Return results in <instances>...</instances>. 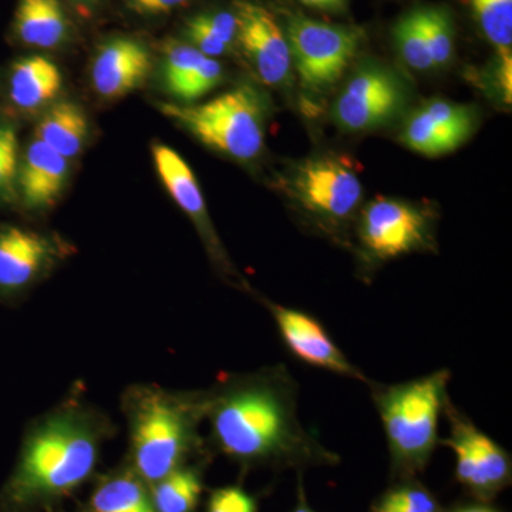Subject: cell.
<instances>
[{"label": "cell", "instance_id": "6da1fadb", "mask_svg": "<svg viewBox=\"0 0 512 512\" xmlns=\"http://www.w3.org/2000/svg\"><path fill=\"white\" fill-rule=\"evenodd\" d=\"M284 366L224 377L204 390L208 444L242 467L293 466L333 454L302 426Z\"/></svg>", "mask_w": 512, "mask_h": 512}, {"label": "cell", "instance_id": "7a4b0ae2", "mask_svg": "<svg viewBox=\"0 0 512 512\" xmlns=\"http://www.w3.org/2000/svg\"><path fill=\"white\" fill-rule=\"evenodd\" d=\"M109 414L70 393L30 421L18 460L0 488V512H53L96 477L101 448L113 439Z\"/></svg>", "mask_w": 512, "mask_h": 512}, {"label": "cell", "instance_id": "3957f363", "mask_svg": "<svg viewBox=\"0 0 512 512\" xmlns=\"http://www.w3.org/2000/svg\"><path fill=\"white\" fill-rule=\"evenodd\" d=\"M120 404L128 431L124 461L148 487L205 456L204 390L174 392L153 383H136L126 387Z\"/></svg>", "mask_w": 512, "mask_h": 512}, {"label": "cell", "instance_id": "277c9868", "mask_svg": "<svg viewBox=\"0 0 512 512\" xmlns=\"http://www.w3.org/2000/svg\"><path fill=\"white\" fill-rule=\"evenodd\" d=\"M451 373L437 370L429 376L393 386L372 387L373 400L382 419L393 468L413 477L429 464L439 443V424L448 402Z\"/></svg>", "mask_w": 512, "mask_h": 512}, {"label": "cell", "instance_id": "5b68a950", "mask_svg": "<svg viewBox=\"0 0 512 512\" xmlns=\"http://www.w3.org/2000/svg\"><path fill=\"white\" fill-rule=\"evenodd\" d=\"M161 111L205 146L237 160H252L264 147V100L252 87L239 86L202 104H163Z\"/></svg>", "mask_w": 512, "mask_h": 512}, {"label": "cell", "instance_id": "8992f818", "mask_svg": "<svg viewBox=\"0 0 512 512\" xmlns=\"http://www.w3.org/2000/svg\"><path fill=\"white\" fill-rule=\"evenodd\" d=\"M285 35L302 89L312 96H322L342 79L362 43L357 29L303 15L288 19Z\"/></svg>", "mask_w": 512, "mask_h": 512}, {"label": "cell", "instance_id": "52a82bcc", "mask_svg": "<svg viewBox=\"0 0 512 512\" xmlns=\"http://www.w3.org/2000/svg\"><path fill=\"white\" fill-rule=\"evenodd\" d=\"M409 89L402 77L377 63L360 66L350 76L333 106V117L343 130L370 131L386 126L407 106Z\"/></svg>", "mask_w": 512, "mask_h": 512}, {"label": "cell", "instance_id": "ba28073f", "mask_svg": "<svg viewBox=\"0 0 512 512\" xmlns=\"http://www.w3.org/2000/svg\"><path fill=\"white\" fill-rule=\"evenodd\" d=\"M450 436L443 443L456 456V476L477 497L490 498L511 480V460L507 451L448 400L444 409Z\"/></svg>", "mask_w": 512, "mask_h": 512}, {"label": "cell", "instance_id": "9c48e42d", "mask_svg": "<svg viewBox=\"0 0 512 512\" xmlns=\"http://www.w3.org/2000/svg\"><path fill=\"white\" fill-rule=\"evenodd\" d=\"M63 241L36 229L0 224V301L13 303L69 254Z\"/></svg>", "mask_w": 512, "mask_h": 512}, {"label": "cell", "instance_id": "30bf717a", "mask_svg": "<svg viewBox=\"0 0 512 512\" xmlns=\"http://www.w3.org/2000/svg\"><path fill=\"white\" fill-rule=\"evenodd\" d=\"M293 197L305 210L328 221H345L362 200V183L348 161L319 157L299 165L292 178Z\"/></svg>", "mask_w": 512, "mask_h": 512}, {"label": "cell", "instance_id": "8fae6325", "mask_svg": "<svg viewBox=\"0 0 512 512\" xmlns=\"http://www.w3.org/2000/svg\"><path fill=\"white\" fill-rule=\"evenodd\" d=\"M359 238L370 258L389 261L429 247V218L412 204L379 198L363 211Z\"/></svg>", "mask_w": 512, "mask_h": 512}, {"label": "cell", "instance_id": "7c38bea8", "mask_svg": "<svg viewBox=\"0 0 512 512\" xmlns=\"http://www.w3.org/2000/svg\"><path fill=\"white\" fill-rule=\"evenodd\" d=\"M237 42L256 76L266 86H282L292 70L291 49L278 20L252 0H235Z\"/></svg>", "mask_w": 512, "mask_h": 512}, {"label": "cell", "instance_id": "4fadbf2b", "mask_svg": "<svg viewBox=\"0 0 512 512\" xmlns=\"http://www.w3.org/2000/svg\"><path fill=\"white\" fill-rule=\"evenodd\" d=\"M264 305L271 312L286 348L301 362L363 383H372L349 362L318 319L278 303L265 301Z\"/></svg>", "mask_w": 512, "mask_h": 512}, {"label": "cell", "instance_id": "5bb4252c", "mask_svg": "<svg viewBox=\"0 0 512 512\" xmlns=\"http://www.w3.org/2000/svg\"><path fill=\"white\" fill-rule=\"evenodd\" d=\"M476 127L471 107L447 100H431L404 126L402 138L407 147L427 157L451 153L466 143Z\"/></svg>", "mask_w": 512, "mask_h": 512}, {"label": "cell", "instance_id": "9a60e30c", "mask_svg": "<svg viewBox=\"0 0 512 512\" xmlns=\"http://www.w3.org/2000/svg\"><path fill=\"white\" fill-rule=\"evenodd\" d=\"M153 62L140 42L117 37L101 46L92 66L94 90L104 99H119L146 82Z\"/></svg>", "mask_w": 512, "mask_h": 512}, {"label": "cell", "instance_id": "2e32d148", "mask_svg": "<svg viewBox=\"0 0 512 512\" xmlns=\"http://www.w3.org/2000/svg\"><path fill=\"white\" fill-rule=\"evenodd\" d=\"M153 160L165 190L200 229L205 244L218 264L228 266L220 241L208 220L204 197L190 165L177 151L164 144H156L153 147Z\"/></svg>", "mask_w": 512, "mask_h": 512}, {"label": "cell", "instance_id": "e0dca14e", "mask_svg": "<svg viewBox=\"0 0 512 512\" xmlns=\"http://www.w3.org/2000/svg\"><path fill=\"white\" fill-rule=\"evenodd\" d=\"M67 171V158L35 138L19 164L18 197L32 210L52 207L62 194Z\"/></svg>", "mask_w": 512, "mask_h": 512}, {"label": "cell", "instance_id": "ac0fdd59", "mask_svg": "<svg viewBox=\"0 0 512 512\" xmlns=\"http://www.w3.org/2000/svg\"><path fill=\"white\" fill-rule=\"evenodd\" d=\"M76 512H157L151 501L150 488L123 464L97 477L93 491Z\"/></svg>", "mask_w": 512, "mask_h": 512}, {"label": "cell", "instance_id": "d6986e66", "mask_svg": "<svg viewBox=\"0 0 512 512\" xmlns=\"http://www.w3.org/2000/svg\"><path fill=\"white\" fill-rule=\"evenodd\" d=\"M59 67L45 56L16 60L9 74V99L22 111H35L55 100L62 89Z\"/></svg>", "mask_w": 512, "mask_h": 512}, {"label": "cell", "instance_id": "ffe728a7", "mask_svg": "<svg viewBox=\"0 0 512 512\" xmlns=\"http://www.w3.org/2000/svg\"><path fill=\"white\" fill-rule=\"evenodd\" d=\"M13 32L26 46H59L67 35V19L59 0H19Z\"/></svg>", "mask_w": 512, "mask_h": 512}, {"label": "cell", "instance_id": "44dd1931", "mask_svg": "<svg viewBox=\"0 0 512 512\" xmlns=\"http://www.w3.org/2000/svg\"><path fill=\"white\" fill-rule=\"evenodd\" d=\"M86 114L72 101H62L52 107L36 127L37 140L43 141L64 158H73L82 151L86 141Z\"/></svg>", "mask_w": 512, "mask_h": 512}, {"label": "cell", "instance_id": "7402d4cb", "mask_svg": "<svg viewBox=\"0 0 512 512\" xmlns=\"http://www.w3.org/2000/svg\"><path fill=\"white\" fill-rule=\"evenodd\" d=\"M148 488L157 512H195L204 491L201 468L185 464Z\"/></svg>", "mask_w": 512, "mask_h": 512}, {"label": "cell", "instance_id": "603a6c76", "mask_svg": "<svg viewBox=\"0 0 512 512\" xmlns=\"http://www.w3.org/2000/svg\"><path fill=\"white\" fill-rule=\"evenodd\" d=\"M473 8L498 56L512 55V0H473Z\"/></svg>", "mask_w": 512, "mask_h": 512}, {"label": "cell", "instance_id": "cb8c5ba5", "mask_svg": "<svg viewBox=\"0 0 512 512\" xmlns=\"http://www.w3.org/2000/svg\"><path fill=\"white\" fill-rule=\"evenodd\" d=\"M393 36L397 52L407 66L417 72L434 70L429 47L421 29L419 10L414 9L404 15L394 26Z\"/></svg>", "mask_w": 512, "mask_h": 512}, {"label": "cell", "instance_id": "d4e9b609", "mask_svg": "<svg viewBox=\"0 0 512 512\" xmlns=\"http://www.w3.org/2000/svg\"><path fill=\"white\" fill-rule=\"evenodd\" d=\"M417 10L434 69L447 66L454 53V30L450 16L446 10L440 8Z\"/></svg>", "mask_w": 512, "mask_h": 512}, {"label": "cell", "instance_id": "484cf974", "mask_svg": "<svg viewBox=\"0 0 512 512\" xmlns=\"http://www.w3.org/2000/svg\"><path fill=\"white\" fill-rule=\"evenodd\" d=\"M224 80V67L217 59L205 56L200 64L184 74L177 82L167 87L175 99L184 103H194L205 94L212 92Z\"/></svg>", "mask_w": 512, "mask_h": 512}, {"label": "cell", "instance_id": "4316f807", "mask_svg": "<svg viewBox=\"0 0 512 512\" xmlns=\"http://www.w3.org/2000/svg\"><path fill=\"white\" fill-rule=\"evenodd\" d=\"M19 164L18 131L8 121L0 120V201L18 198Z\"/></svg>", "mask_w": 512, "mask_h": 512}, {"label": "cell", "instance_id": "83f0119b", "mask_svg": "<svg viewBox=\"0 0 512 512\" xmlns=\"http://www.w3.org/2000/svg\"><path fill=\"white\" fill-rule=\"evenodd\" d=\"M439 505L429 491L410 485L389 491L373 507V512H437Z\"/></svg>", "mask_w": 512, "mask_h": 512}, {"label": "cell", "instance_id": "f1b7e54d", "mask_svg": "<svg viewBox=\"0 0 512 512\" xmlns=\"http://www.w3.org/2000/svg\"><path fill=\"white\" fill-rule=\"evenodd\" d=\"M204 55L190 43L171 42L165 47L164 83L170 86L201 63Z\"/></svg>", "mask_w": 512, "mask_h": 512}, {"label": "cell", "instance_id": "f546056e", "mask_svg": "<svg viewBox=\"0 0 512 512\" xmlns=\"http://www.w3.org/2000/svg\"><path fill=\"white\" fill-rule=\"evenodd\" d=\"M205 512H258V504L241 487L229 485L212 491Z\"/></svg>", "mask_w": 512, "mask_h": 512}, {"label": "cell", "instance_id": "4dcf8cb0", "mask_svg": "<svg viewBox=\"0 0 512 512\" xmlns=\"http://www.w3.org/2000/svg\"><path fill=\"white\" fill-rule=\"evenodd\" d=\"M195 19L210 30L212 35L224 42L225 45L231 47L237 42L238 23L234 13L229 12H211L201 13L195 16Z\"/></svg>", "mask_w": 512, "mask_h": 512}, {"label": "cell", "instance_id": "1f68e13d", "mask_svg": "<svg viewBox=\"0 0 512 512\" xmlns=\"http://www.w3.org/2000/svg\"><path fill=\"white\" fill-rule=\"evenodd\" d=\"M190 0H127L128 6L141 15H161L187 5Z\"/></svg>", "mask_w": 512, "mask_h": 512}, {"label": "cell", "instance_id": "d6a6232c", "mask_svg": "<svg viewBox=\"0 0 512 512\" xmlns=\"http://www.w3.org/2000/svg\"><path fill=\"white\" fill-rule=\"evenodd\" d=\"M299 2L309 6V8L335 12V10L342 9L345 6L346 0H299Z\"/></svg>", "mask_w": 512, "mask_h": 512}, {"label": "cell", "instance_id": "836d02e7", "mask_svg": "<svg viewBox=\"0 0 512 512\" xmlns=\"http://www.w3.org/2000/svg\"><path fill=\"white\" fill-rule=\"evenodd\" d=\"M293 512H312V511L309 510L308 505H306V503H305V500H302V498H301V503H299L298 508H296V510Z\"/></svg>", "mask_w": 512, "mask_h": 512}, {"label": "cell", "instance_id": "e575fe53", "mask_svg": "<svg viewBox=\"0 0 512 512\" xmlns=\"http://www.w3.org/2000/svg\"><path fill=\"white\" fill-rule=\"evenodd\" d=\"M77 2H92V0H77Z\"/></svg>", "mask_w": 512, "mask_h": 512}, {"label": "cell", "instance_id": "d590c367", "mask_svg": "<svg viewBox=\"0 0 512 512\" xmlns=\"http://www.w3.org/2000/svg\"><path fill=\"white\" fill-rule=\"evenodd\" d=\"M490 512H493V511H490Z\"/></svg>", "mask_w": 512, "mask_h": 512}]
</instances>
